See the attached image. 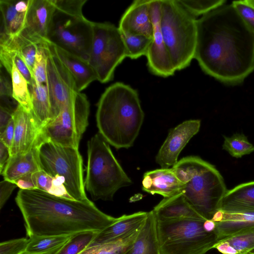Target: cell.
<instances>
[{
  "instance_id": "836d02e7",
  "label": "cell",
  "mask_w": 254,
  "mask_h": 254,
  "mask_svg": "<svg viewBox=\"0 0 254 254\" xmlns=\"http://www.w3.org/2000/svg\"><path fill=\"white\" fill-rule=\"evenodd\" d=\"M121 34L127 57L136 59L143 56H146L152 42V37L126 32H121Z\"/></svg>"
},
{
  "instance_id": "681fc988",
  "label": "cell",
  "mask_w": 254,
  "mask_h": 254,
  "mask_svg": "<svg viewBox=\"0 0 254 254\" xmlns=\"http://www.w3.org/2000/svg\"><path fill=\"white\" fill-rule=\"evenodd\" d=\"M245 1L251 6L252 7L254 8V0H244Z\"/></svg>"
},
{
  "instance_id": "ab89813d",
  "label": "cell",
  "mask_w": 254,
  "mask_h": 254,
  "mask_svg": "<svg viewBox=\"0 0 254 254\" xmlns=\"http://www.w3.org/2000/svg\"><path fill=\"white\" fill-rule=\"evenodd\" d=\"M56 9L65 14L77 16H84L82 7L87 0H52Z\"/></svg>"
},
{
  "instance_id": "c3c4849f",
  "label": "cell",
  "mask_w": 254,
  "mask_h": 254,
  "mask_svg": "<svg viewBox=\"0 0 254 254\" xmlns=\"http://www.w3.org/2000/svg\"><path fill=\"white\" fill-rule=\"evenodd\" d=\"M10 149L0 141V172L2 173L5 166L10 158Z\"/></svg>"
},
{
  "instance_id": "d6a6232c",
  "label": "cell",
  "mask_w": 254,
  "mask_h": 254,
  "mask_svg": "<svg viewBox=\"0 0 254 254\" xmlns=\"http://www.w3.org/2000/svg\"><path fill=\"white\" fill-rule=\"evenodd\" d=\"M33 176L37 190L56 196L74 199L68 193L61 178L53 177L43 170L33 173Z\"/></svg>"
},
{
  "instance_id": "7a4b0ae2",
  "label": "cell",
  "mask_w": 254,
  "mask_h": 254,
  "mask_svg": "<svg viewBox=\"0 0 254 254\" xmlns=\"http://www.w3.org/2000/svg\"><path fill=\"white\" fill-rule=\"evenodd\" d=\"M15 200L27 238L99 232L116 219L101 211L90 200L66 198L37 189L20 190Z\"/></svg>"
},
{
  "instance_id": "7bdbcfd3",
  "label": "cell",
  "mask_w": 254,
  "mask_h": 254,
  "mask_svg": "<svg viewBox=\"0 0 254 254\" xmlns=\"http://www.w3.org/2000/svg\"><path fill=\"white\" fill-rule=\"evenodd\" d=\"M16 108L4 104H0V134L1 133L13 118Z\"/></svg>"
},
{
  "instance_id": "8d00e7d4",
  "label": "cell",
  "mask_w": 254,
  "mask_h": 254,
  "mask_svg": "<svg viewBox=\"0 0 254 254\" xmlns=\"http://www.w3.org/2000/svg\"><path fill=\"white\" fill-rule=\"evenodd\" d=\"M223 149L232 156L238 158L254 151V146L242 133H235L231 137L224 136Z\"/></svg>"
},
{
  "instance_id": "ba28073f",
  "label": "cell",
  "mask_w": 254,
  "mask_h": 254,
  "mask_svg": "<svg viewBox=\"0 0 254 254\" xmlns=\"http://www.w3.org/2000/svg\"><path fill=\"white\" fill-rule=\"evenodd\" d=\"M38 148L42 169L53 177L61 178L74 200H89L85 191L83 159L78 149L40 139Z\"/></svg>"
},
{
  "instance_id": "cb8c5ba5",
  "label": "cell",
  "mask_w": 254,
  "mask_h": 254,
  "mask_svg": "<svg viewBox=\"0 0 254 254\" xmlns=\"http://www.w3.org/2000/svg\"><path fill=\"white\" fill-rule=\"evenodd\" d=\"M152 210L156 218L161 219L203 218L188 203L182 192L164 198Z\"/></svg>"
},
{
  "instance_id": "5b68a950",
  "label": "cell",
  "mask_w": 254,
  "mask_h": 254,
  "mask_svg": "<svg viewBox=\"0 0 254 254\" xmlns=\"http://www.w3.org/2000/svg\"><path fill=\"white\" fill-rule=\"evenodd\" d=\"M156 219L160 254H205L219 241L212 220Z\"/></svg>"
},
{
  "instance_id": "60d3db41",
  "label": "cell",
  "mask_w": 254,
  "mask_h": 254,
  "mask_svg": "<svg viewBox=\"0 0 254 254\" xmlns=\"http://www.w3.org/2000/svg\"><path fill=\"white\" fill-rule=\"evenodd\" d=\"M28 238H21L1 242L0 254H23L26 251Z\"/></svg>"
},
{
  "instance_id": "9a60e30c",
  "label": "cell",
  "mask_w": 254,
  "mask_h": 254,
  "mask_svg": "<svg viewBox=\"0 0 254 254\" xmlns=\"http://www.w3.org/2000/svg\"><path fill=\"white\" fill-rule=\"evenodd\" d=\"M13 119L15 128L11 156L26 153L38 144L43 127L32 111L28 112L19 104L13 113Z\"/></svg>"
},
{
  "instance_id": "f6af8a7d",
  "label": "cell",
  "mask_w": 254,
  "mask_h": 254,
  "mask_svg": "<svg viewBox=\"0 0 254 254\" xmlns=\"http://www.w3.org/2000/svg\"><path fill=\"white\" fill-rule=\"evenodd\" d=\"M0 96L2 98L13 99L12 97V84L0 68Z\"/></svg>"
},
{
  "instance_id": "52a82bcc",
  "label": "cell",
  "mask_w": 254,
  "mask_h": 254,
  "mask_svg": "<svg viewBox=\"0 0 254 254\" xmlns=\"http://www.w3.org/2000/svg\"><path fill=\"white\" fill-rule=\"evenodd\" d=\"M197 19L177 0H161V31L176 71L188 67L194 58Z\"/></svg>"
},
{
  "instance_id": "4fadbf2b",
  "label": "cell",
  "mask_w": 254,
  "mask_h": 254,
  "mask_svg": "<svg viewBox=\"0 0 254 254\" xmlns=\"http://www.w3.org/2000/svg\"><path fill=\"white\" fill-rule=\"evenodd\" d=\"M150 12L153 26V40L146 55L149 70L154 75L167 77L176 71L165 45L160 26L161 0H150Z\"/></svg>"
},
{
  "instance_id": "d4e9b609",
  "label": "cell",
  "mask_w": 254,
  "mask_h": 254,
  "mask_svg": "<svg viewBox=\"0 0 254 254\" xmlns=\"http://www.w3.org/2000/svg\"><path fill=\"white\" fill-rule=\"evenodd\" d=\"M219 210L254 211V181L240 184L227 190L221 200Z\"/></svg>"
},
{
  "instance_id": "83f0119b",
  "label": "cell",
  "mask_w": 254,
  "mask_h": 254,
  "mask_svg": "<svg viewBox=\"0 0 254 254\" xmlns=\"http://www.w3.org/2000/svg\"><path fill=\"white\" fill-rule=\"evenodd\" d=\"M222 254H244L254 249V229L242 231L219 240L214 246Z\"/></svg>"
},
{
  "instance_id": "5bb4252c",
  "label": "cell",
  "mask_w": 254,
  "mask_h": 254,
  "mask_svg": "<svg viewBox=\"0 0 254 254\" xmlns=\"http://www.w3.org/2000/svg\"><path fill=\"white\" fill-rule=\"evenodd\" d=\"M200 127V120H190L170 130L156 156L161 168H172L177 163L180 153Z\"/></svg>"
},
{
  "instance_id": "277c9868",
  "label": "cell",
  "mask_w": 254,
  "mask_h": 254,
  "mask_svg": "<svg viewBox=\"0 0 254 254\" xmlns=\"http://www.w3.org/2000/svg\"><path fill=\"white\" fill-rule=\"evenodd\" d=\"M172 168L183 183L181 192L186 200L203 218L212 220L227 191L219 171L194 156L182 158Z\"/></svg>"
},
{
  "instance_id": "4dcf8cb0",
  "label": "cell",
  "mask_w": 254,
  "mask_h": 254,
  "mask_svg": "<svg viewBox=\"0 0 254 254\" xmlns=\"http://www.w3.org/2000/svg\"><path fill=\"white\" fill-rule=\"evenodd\" d=\"M73 235L33 236L29 238L25 253L42 254L53 252L62 247Z\"/></svg>"
},
{
  "instance_id": "e0dca14e",
  "label": "cell",
  "mask_w": 254,
  "mask_h": 254,
  "mask_svg": "<svg viewBox=\"0 0 254 254\" xmlns=\"http://www.w3.org/2000/svg\"><path fill=\"white\" fill-rule=\"evenodd\" d=\"M150 0H135L123 14L119 24L121 32L153 37Z\"/></svg>"
},
{
  "instance_id": "f907efd6",
  "label": "cell",
  "mask_w": 254,
  "mask_h": 254,
  "mask_svg": "<svg viewBox=\"0 0 254 254\" xmlns=\"http://www.w3.org/2000/svg\"><path fill=\"white\" fill-rule=\"evenodd\" d=\"M51 252V253H46V254H53V253L55 252ZM23 254H28V253H23Z\"/></svg>"
},
{
  "instance_id": "3957f363",
  "label": "cell",
  "mask_w": 254,
  "mask_h": 254,
  "mask_svg": "<svg viewBox=\"0 0 254 254\" xmlns=\"http://www.w3.org/2000/svg\"><path fill=\"white\" fill-rule=\"evenodd\" d=\"M144 118L137 91L123 82H116L106 88L97 103L99 133L117 149L133 145Z\"/></svg>"
},
{
  "instance_id": "e575fe53",
  "label": "cell",
  "mask_w": 254,
  "mask_h": 254,
  "mask_svg": "<svg viewBox=\"0 0 254 254\" xmlns=\"http://www.w3.org/2000/svg\"><path fill=\"white\" fill-rule=\"evenodd\" d=\"M98 233L86 231L74 234L53 254H79L92 244Z\"/></svg>"
},
{
  "instance_id": "f35d334b",
  "label": "cell",
  "mask_w": 254,
  "mask_h": 254,
  "mask_svg": "<svg viewBox=\"0 0 254 254\" xmlns=\"http://www.w3.org/2000/svg\"><path fill=\"white\" fill-rule=\"evenodd\" d=\"M40 44L38 48L33 70V79L38 83L47 84L46 42Z\"/></svg>"
},
{
  "instance_id": "7c38bea8",
  "label": "cell",
  "mask_w": 254,
  "mask_h": 254,
  "mask_svg": "<svg viewBox=\"0 0 254 254\" xmlns=\"http://www.w3.org/2000/svg\"><path fill=\"white\" fill-rule=\"evenodd\" d=\"M47 86L51 103V119L56 118L73 99L76 90L67 69L51 52L46 42Z\"/></svg>"
},
{
  "instance_id": "ac0fdd59",
  "label": "cell",
  "mask_w": 254,
  "mask_h": 254,
  "mask_svg": "<svg viewBox=\"0 0 254 254\" xmlns=\"http://www.w3.org/2000/svg\"><path fill=\"white\" fill-rule=\"evenodd\" d=\"M142 185L143 191L151 194H160L164 198L181 192L183 186L172 167L145 172Z\"/></svg>"
},
{
  "instance_id": "603a6c76",
  "label": "cell",
  "mask_w": 254,
  "mask_h": 254,
  "mask_svg": "<svg viewBox=\"0 0 254 254\" xmlns=\"http://www.w3.org/2000/svg\"><path fill=\"white\" fill-rule=\"evenodd\" d=\"M41 170L38 143L26 153L11 156L1 175L4 180L14 183L22 177Z\"/></svg>"
},
{
  "instance_id": "f1b7e54d",
  "label": "cell",
  "mask_w": 254,
  "mask_h": 254,
  "mask_svg": "<svg viewBox=\"0 0 254 254\" xmlns=\"http://www.w3.org/2000/svg\"><path fill=\"white\" fill-rule=\"evenodd\" d=\"M32 112L43 127L51 119V103L47 84L37 82L34 79L29 85Z\"/></svg>"
},
{
  "instance_id": "ffe728a7",
  "label": "cell",
  "mask_w": 254,
  "mask_h": 254,
  "mask_svg": "<svg viewBox=\"0 0 254 254\" xmlns=\"http://www.w3.org/2000/svg\"><path fill=\"white\" fill-rule=\"evenodd\" d=\"M51 52L59 59L72 75L76 90L81 92L97 80L96 75L88 62L68 53L48 42Z\"/></svg>"
},
{
  "instance_id": "ee69618b",
  "label": "cell",
  "mask_w": 254,
  "mask_h": 254,
  "mask_svg": "<svg viewBox=\"0 0 254 254\" xmlns=\"http://www.w3.org/2000/svg\"><path fill=\"white\" fill-rule=\"evenodd\" d=\"M17 187L15 183L6 180L1 181L0 183V209H1L13 190Z\"/></svg>"
},
{
  "instance_id": "7dc6e473",
  "label": "cell",
  "mask_w": 254,
  "mask_h": 254,
  "mask_svg": "<svg viewBox=\"0 0 254 254\" xmlns=\"http://www.w3.org/2000/svg\"><path fill=\"white\" fill-rule=\"evenodd\" d=\"M14 183L20 190H33L37 189L33 174L22 177L17 180Z\"/></svg>"
},
{
  "instance_id": "484cf974",
  "label": "cell",
  "mask_w": 254,
  "mask_h": 254,
  "mask_svg": "<svg viewBox=\"0 0 254 254\" xmlns=\"http://www.w3.org/2000/svg\"><path fill=\"white\" fill-rule=\"evenodd\" d=\"M125 254H160L157 219L153 210L148 212L134 243Z\"/></svg>"
},
{
  "instance_id": "f5cc1de1",
  "label": "cell",
  "mask_w": 254,
  "mask_h": 254,
  "mask_svg": "<svg viewBox=\"0 0 254 254\" xmlns=\"http://www.w3.org/2000/svg\"><path fill=\"white\" fill-rule=\"evenodd\" d=\"M251 252H252L254 254V249Z\"/></svg>"
},
{
  "instance_id": "44dd1931",
  "label": "cell",
  "mask_w": 254,
  "mask_h": 254,
  "mask_svg": "<svg viewBox=\"0 0 254 254\" xmlns=\"http://www.w3.org/2000/svg\"><path fill=\"white\" fill-rule=\"evenodd\" d=\"M30 0H0L2 30L0 34L18 36L25 27Z\"/></svg>"
},
{
  "instance_id": "6da1fadb",
  "label": "cell",
  "mask_w": 254,
  "mask_h": 254,
  "mask_svg": "<svg viewBox=\"0 0 254 254\" xmlns=\"http://www.w3.org/2000/svg\"><path fill=\"white\" fill-rule=\"evenodd\" d=\"M194 59L206 74L227 84L241 83L254 70V32L232 3L197 19Z\"/></svg>"
},
{
  "instance_id": "30bf717a",
  "label": "cell",
  "mask_w": 254,
  "mask_h": 254,
  "mask_svg": "<svg viewBox=\"0 0 254 254\" xmlns=\"http://www.w3.org/2000/svg\"><path fill=\"white\" fill-rule=\"evenodd\" d=\"M89 112L90 104L86 96L76 92L60 115L43 127L40 139L78 149L88 125Z\"/></svg>"
},
{
  "instance_id": "f546056e",
  "label": "cell",
  "mask_w": 254,
  "mask_h": 254,
  "mask_svg": "<svg viewBox=\"0 0 254 254\" xmlns=\"http://www.w3.org/2000/svg\"><path fill=\"white\" fill-rule=\"evenodd\" d=\"M141 227L116 241L90 245L79 254H125L132 246Z\"/></svg>"
},
{
  "instance_id": "816d5d0a",
  "label": "cell",
  "mask_w": 254,
  "mask_h": 254,
  "mask_svg": "<svg viewBox=\"0 0 254 254\" xmlns=\"http://www.w3.org/2000/svg\"><path fill=\"white\" fill-rule=\"evenodd\" d=\"M244 254H254L252 252H249V253H246Z\"/></svg>"
},
{
  "instance_id": "74e56055",
  "label": "cell",
  "mask_w": 254,
  "mask_h": 254,
  "mask_svg": "<svg viewBox=\"0 0 254 254\" xmlns=\"http://www.w3.org/2000/svg\"><path fill=\"white\" fill-rule=\"evenodd\" d=\"M190 13L196 17L225 4V0H177Z\"/></svg>"
},
{
  "instance_id": "4316f807",
  "label": "cell",
  "mask_w": 254,
  "mask_h": 254,
  "mask_svg": "<svg viewBox=\"0 0 254 254\" xmlns=\"http://www.w3.org/2000/svg\"><path fill=\"white\" fill-rule=\"evenodd\" d=\"M0 64L10 74L14 65L26 79L29 85L33 79L32 74L18 50L13 39L3 34L0 36Z\"/></svg>"
},
{
  "instance_id": "2e32d148",
  "label": "cell",
  "mask_w": 254,
  "mask_h": 254,
  "mask_svg": "<svg viewBox=\"0 0 254 254\" xmlns=\"http://www.w3.org/2000/svg\"><path fill=\"white\" fill-rule=\"evenodd\" d=\"M52 0H30L25 27L21 33L39 41H47L55 11Z\"/></svg>"
},
{
  "instance_id": "7402d4cb",
  "label": "cell",
  "mask_w": 254,
  "mask_h": 254,
  "mask_svg": "<svg viewBox=\"0 0 254 254\" xmlns=\"http://www.w3.org/2000/svg\"><path fill=\"white\" fill-rule=\"evenodd\" d=\"M212 220L216 224L219 241L232 235L254 229V211L228 212L219 210Z\"/></svg>"
},
{
  "instance_id": "b9f144b4",
  "label": "cell",
  "mask_w": 254,
  "mask_h": 254,
  "mask_svg": "<svg viewBox=\"0 0 254 254\" xmlns=\"http://www.w3.org/2000/svg\"><path fill=\"white\" fill-rule=\"evenodd\" d=\"M232 4L245 23L254 32V8L245 0H235Z\"/></svg>"
},
{
  "instance_id": "d590c367",
  "label": "cell",
  "mask_w": 254,
  "mask_h": 254,
  "mask_svg": "<svg viewBox=\"0 0 254 254\" xmlns=\"http://www.w3.org/2000/svg\"><path fill=\"white\" fill-rule=\"evenodd\" d=\"M16 47L23 57L33 75V70L39 45L42 42L31 38L23 33L13 38Z\"/></svg>"
},
{
  "instance_id": "8fae6325",
  "label": "cell",
  "mask_w": 254,
  "mask_h": 254,
  "mask_svg": "<svg viewBox=\"0 0 254 254\" xmlns=\"http://www.w3.org/2000/svg\"><path fill=\"white\" fill-rule=\"evenodd\" d=\"M93 38V22L55 9L47 41L88 62Z\"/></svg>"
},
{
  "instance_id": "8992f818",
  "label": "cell",
  "mask_w": 254,
  "mask_h": 254,
  "mask_svg": "<svg viewBox=\"0 0 254 254\" xmlns=\"http://www.w3.org/2000/svg\"><path fill=\"white\" fill-rule=\"evenodd\" d=\"M131 179L113 154L109 144L98 132L87 142L85 188L94 200H112L121 188L130 186Z\"/></svg>"
},
{
  "instance_id": "d6986e66",
  "label": "cell",
  "mask_w": 254,
  "mask_h": 254,
  "mask_svg": "<svg viewBox=\"0 0 254 254\" xmlns=\"http://www.w3.org/2000/svg\"><path fill=\"white\" fill-rule=\"evenodd\" d=\"M148 214L139 211L116 218L112 224L97 234L91 245L116 241L129 236L143 226Z\"/></svg>"
},
{
  "instance_id": "1f68e13d",
  "label": "cell",
  "mask_w": 254,
  "mask_h": 254,
  "mask_svg": "<svg viewBox=\"0 0 254 254\" xmlns=\"http://www.w3.org/2000/svg\"><path fill=\"white\" fill-rule=\"evenodd\" d=\"M12 84V97L26 111H32L29 84L14 65L9 74Z\"/></svg>"
},
{
  "instance_id": "9c48e42d",
  "label": "cell",
  "mask_w": 254,
  "mask_h": 254,
  "mask_svg": "<svg viewBox=\"0 0 254 254\" xmlns=\"http://www.w3.org/2000/svg\"><path fill=\"white\" fill-rule=\"evenodd\" d=\"M126 58V49L119 28L109 22H93L88 63L97 80L102 83L112 80L116 67Z\"/></svg>"
},
{
  "instance_id": "bcb514c9",
  "label": "cell",
  "mask_w": 254,
  "mask_h": 254,
  "mask_svg": "<svg viewBox=\"0 0 254 254\" xmlns=\"http://www.w3.org/2000/svg\"><path fill=\"white\" fill-rule=\"evenodd\" d=\"M14 128V121L12 118L4 131L0 134V141L2 142L10 150L13 140Z\"/></svg>"
}]
</instances>
